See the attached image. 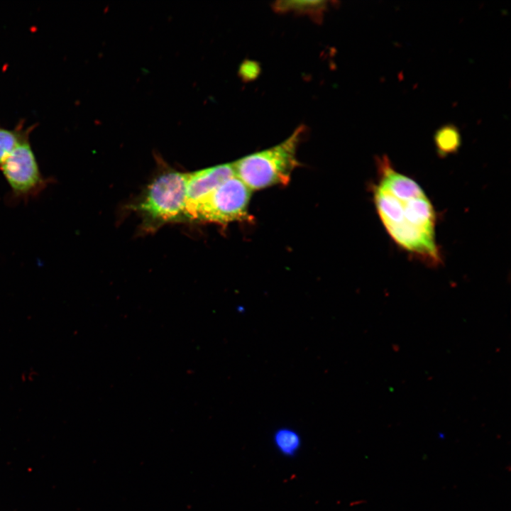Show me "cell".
<instances>
[{"label":"cell","mask_w":511,"mask_h":511,"mask_svg":"<svg viewBox=\"0 0 511 511\" xmlns=\"http://www.w3.org/2000/svg\"><path fill=\"white\" fill-rule=\"evenodd\" d=\"M378 182L373 187L378 216L392 240L426 262L441 261L435 241L436 215L419 185L396 171L385 155L376 158Z\"/></svg>","instance_id":"cell-1"},{"label":"cell","mask_w":511,"mask_h":511,"mask_svg":"<svg viewBox=\"0 0 511 511\" xmlns=\"http://www.w3.org/2000/svg\"><path fill=\"white\" fill-rule=\"evenodd\" d=\"M304 131L300 126L282 143L238 160L233 163L235 175L251 191L287 184L298 165L297 150Z\"/></svg>","instance_id":"cell-2"},{"label":"cell","mask_w":511,"mask_h":511,"mask_svg":"<svg viewBox=\"0 0 511 511\" xmlns=\"http://www.w3.org/2000/svg\"><path fill=\"white\" fill-rule=\"evenodd\" d=\"M187 174L170 170L150 183L136 209L157 225L185 217Z\"/></svg>","instance_id":"cell-3"},{"label":"cell","mask_w":511,"mask_h":511,"mask_svg":"<svg viewBox=\"0 0 511 511\" xmlns=\"http://www.w3.org/2000/svg\"><path fill=\"white\" fill-rule=\"evenodd\" d=\"M251 194V190L234 175L204 198L187 218L219 224L250 221Z\"/></svg>","instance_id":"cell-4"},{"label":"cell","mask_w":511,"mask_h":511,"mask_svg":"<svg viewBox=\"0 0 511 511\" xmlns=\"http://www.w3.org/2000/svg\"><path fill=\"white\" fill-rule=\"evenodd\" d=\"M0 170L16 197H33L46 186L28 138L12 151L0 165Z\"/></svg>","instance_id":"cell-5"},{"label":"cell","mask_w":511,"mask_h":511,"mask_svg":"<svg viewBox=\"0 0 511 511\" xmlns=\"http://www.w3.org/2000/svg\"><path fill=\"white\" fill-rule=\"evenodd\" d=\"M235 175L233 164H223L187 173L185 217L217 187Z\"/></svg>","instance_id":"cell-6"},{"label":"cell","mask_w":511,"mask_h":511,"mask_svg":"<svg viewBox=\"0 0 511 511\" xmlns=\"http://www.w3.org/2000/svg\"><path fill=\"white\" fill-rule=\"evenodd\" d=\"M327 1H278L273 9L279 13L293 12L307 15L316 21H321L328 7Z\"/></svg>","instance_id":"cell-7"},{"label":"cell","mask_w":511,"mask_h":511,"mask_svg":"<svg viewBox=\"0 0 511 511\" xmlns=\"http://www.w3.org/2000/svg\"><path fill=\"white\" fill-rule=\"evenodd\" d=\"M434 141L439 156L456 153L461 144L460 131L454 124H444L436 131Z\"/></svg>","instance_id":"cell-8"},{"label":"cell","mask_w":511,"mask_h":511,"mask_svg":"<svg viewBox=\"0 0 511 511\" xmlns=\"http://www.w3.org/2000/svg\"><path fill=\"white\" fill-rule=\"evenodd\" d=\"M275 447L285 456H295L302 446L300 434L295 429L283 427L275 431L273 436Z\"/></svg>","instance_id":"cell-9"},{"label":"cell","mask_w":511,"mask_h":511,"mask_svg":"<svg viewBox=\"0 0 511 511\" xmlns=\"http://www.w3.org/2000/svg\"><path fill=\"white\" fill-rule=\"evenodd\" d=\"M28 131L0 127V165L23 141L28 138Z\"/></svg>","instance_id":"cell-10"}]
</instances>
